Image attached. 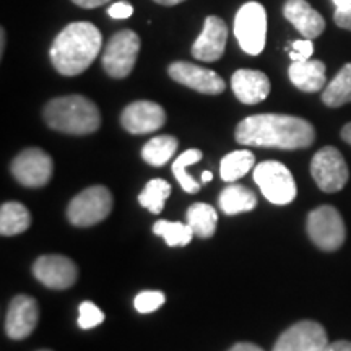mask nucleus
I'll return each mask as SVG.
<instances>
[{
	"label": "nucleus",
	"instance_id": "aec40b11",
	"mask_svg": "<svg viewBox=\"0 0 351 351\" xmlns=\"http://www.w3.org/2000/svg\"><path fill=\"white\" fill-rule=\"evenodd\" d=\"M219 208L226 215H238L244 212H251L257 207V197L251 189L232 184L228 186L225 191L219 194L218 199Z\"/></svg>",
	"mask_w": 351,
	"mask_h": 351
},
{
	"label": "nucleus",
	"instance_id": "f704fd0d",
	"mask_svg": "<svg viewBox=\"0 0 351 351\" xmlns=\"http://www.w3.org/2000/svg\"><path fill=\"white\" fill-rule=\"evenodd\" d=\"M327 351H351V341H346V340L333 341V343L328 345Z\"/></svg>",
	"mask_w": 351,
	"mask_h": 351
},
{
	"label": "nucleus",
	"instance_id": "423d86ee",
	"mask_svg": "<svg viewBox=\"0 0 351 351\" xmlns=\"http://www.w3.org/2000/svg\"><path fill=\"white\" fill-rule=\"evenodd\" d=\"M254 181L267 200L275 205L291 204L296 197V182L287 166L278 161H263L254 168Z\"/></svg>",
	"mask_w": 351,
	"mask_h": 351
},
{
	"label": "nucleus",
	"instance_id": "ddd939ff",
	"mask_svg": "<svg viewBox=\"0 0 351 351\" xmlns=\"http://www.w3.org/2000/svg\"><path fill=\"white\" fill-rule=\"evenodd\" d=\"M33 275L44 287L67 289L77 282L78 269L75 262L64 256H43L33 265Z\"/></svg>",
	"mask_w": 351,
	"mask_h": 351
},
{
	"label": "nucleus",
	"instance_id": "f8f14e48",
	"mask_svg": "<svg viewBox=\"0 0 351 351\" xmlns=\"http://www.w3.org/2000/svg\"><path fill=\"white\" fill-rule=\"evenodd\" d=\"M169 77L184 86L205 95H219L225 91L226 83L213 70L204 69L191 62H174L168 69Z\"/></svg>",
	"mask_w": 351,
	"mask_h": 351
},
{
	"label": "nucleus",
	"instance_id": "bb28decb",
	"mask_svg": "<svg viewBox=\"0 0 351 351\" xmlns=\"http://www.w3.org/2000/svg\"><path fill=\"white\" fill-rule=\"evenodd\" d=\"M202 152L197 150V148H191V150L184 152L174 160L173 163V174L174 178L178 179L179 186H181L184 191L189 192V194H197L200 191V184L192 179V176L187 173V168L191 165L199 163L202 160Z\"/></svg>",
	"mask_w": 351,
	"mask_h": 351
},
{
	"label": "nucleus",
	"instance_id": "cd10ccee",
	"mask_svg": "<svg viewBox=\"0 0 351 351\" xmlns=\"http://www.w3.org/2000/svg\"><path fill=\"white\" fill-rule=\"evenodd\" d=\"M171 195V186L168 181L163 179H152L150 182L145 186L142 194L138 195V202L143 208L150 210L152 213L163 212L166 200Z\"/></svg>",
	"mask_w": 351,
	"mask_h": 351
},
{
	"label": "nucleus",
	"instance_id": "58836bf2",
	"mask_svg": "<svg viewBox=\"0 0 351 351\" xmlns=\"http://www.w3.org/2000/svg\"><path fill=\"white\" fill-rule=\"evenodd\" d=\"M156 3H160V5H166V7H173V5H178V3L184 2V0H155Z\"/></svg>",
	"mask_w": 351,
	"mask_h": 351
},
{
	"label": "nucleus",
	"instance_id": "f03ea898",
	"mask_svg": "<svg viewBox=\"0 0 351 351\" xmlns=\"http://www.w3.org/2000/svg\"><path fill=\"white\" fill-rule=\"evenodd\" d=\"M103 36L93 23H70L57 34L51 46V62L60 75L75 77L85 72L98 57Z\"/></svg>",
	"mask_w": 351,
	"mask_h": 351
},
{
	"label": "nucleus",
	"instance_id": "c9c22d12",
	"mask_svg": "<svg viewBox=\"0 0 351 351\" xmlns=\"http://www.w3.org/2000/svg\"><path fill=\"white\" fill-rule=\"evenodd\" d=\"M228 351H263L261 346L254 345V343H247V341H243V343H236L231 350Z\"/></svg>",
	"mask_w": 351,
	"mask_h": 351
},
{
	"label": "nucleus",
	"instance_id": "393cba45",
	"mask_svg": "<svg viewBox=\"0 0 351 351\" xmlns=\"http://www.w3.org/2000/svg\"><path fill=\"white\" fill-rule=\"evenodd\" d=\"M176 150H178V140L171 135H160L145 143L142 158L152 166H163L174 156Z\"/></svg>",
	"mask_w": 351,
	"mask_h": 351
},
{
	"label": "nucleus",
	"instance_id": "e433bc0d",
	"mask_svg": "<svg viewBox=\"0 0 351 351\" xmlns=\"http://www.w3.org/2000/svg\"><path fill=\"white\" fill-rule=\"evenodd\" d=\"M341 138H343L346 143L351 145V122L341 129Z\"/></svg>",
	"mask_w": 351,
	"mask_h": 351
},
{
	"label": "nucleus",
	"instance_id": "a211bd4d",
	"mask_svg": "<svg viewBox=\"0 0 351 351\" xmlns=\"http://www.w3.org/2000/svg\"><path fill=\"white\" fill-rule=\"evenodd\" d=\"M236 98L244 104H257L270 95V80L258 70L241 69L231 78Z\"/></svg>",
	"mask_w": 351,
	"mask_h": 351
},
{
	"label": "nucleus",
	"instance_id": "c756f323",
	"mask_svg": "<svg viewBox=\"0 0 351 351\" xmlns=\"http://www.w3.org/2000/svg\"><path fill=\"white\" fill-rule=\"evenodd\" d=\"M166 296L161 291H142L135 296L134 306L140 314H150L165 304Z\"/></svg>",
	"mask_w": 351,
	"mask_h": 351
},
{
	"label": "nucleus",
	"instance_id": "4be33fe9",
	"mask_svg": "<svg viewBox=\"0 0 351 351\" xmlns=\"http://www.w3.org/2000/svg\"><path fill=\"white\" fill-rule=\"evenodd\" d=\"M187 218V225L192 228L195 236L199 238H212L217 231V221H218V215L215 212V208L208 204H194L191 205L186 213Z\"/></svg>",
	"mask_w": 351,
	"mask_h": 351
},
{
	"label": "nucleus",
	"instance_id": "6ab92c4d",
	"mask_svg": "<svg viewBox=\"0 0 351 351\" xmlns=\"http://www.w3.org/2000/svg\"><path fill=\"white\" fill-rule=\"evenodd\" d=\"M293 85L306 93H315L326 86V64L320 60L293 62L288 70Z\"/></svg>",
	"mask_w": 351,
	"mask_h": 351
},
{
	"label": "nucleus",
	"instance_id": "f257e3e1",
	"mask_svg": "<svg viewBox=\"0 0 351 351\" xmlns=\"http://www.w3.org/2000/svg\"><path fill=\"white\" fill-rule=\"evenodd\" d=\"M315 130L311 122L287 114H257L241 121L236 140L241 145L280 150H300L314 143Z\"/></svg>",
	"mask_w": 351,
	"mask_h": 351
},
{
	"label": "nucleus",
	"instance_id": "1a4fd4ad",
	"mask_svg": "<svg viewBox=\"0 0 351 351\" xmlns=\"http://www.w3.org/2000/svg\"><path fill=\"white\" fill-rule=\"evenodd\" d=\"M311 174L320 191L328 194L341 191L350 176L345 158L335 147H324L315 153L311 163Z\"/></svg>",
	"mask_w": 351,
	"mask_h": 351
},
{
	"label": "nucleus",
	"instance_id": "412c9836",
	"mask_svg": "<svg viewBox=\"0 0 351 351\" xmlns=\"http://www.w3.org/2000/svg\"><path fill=\"white\" fill-rule=\"evenodd\" d=\"M32 225V215L23 204L7 202L0 208V234L15 236L21 234Z\"/></svg>",
	"mask_w": 351,
	"mask_h": 351
},
{
	"label": "nucleus",
	"instance_id": "9b49d317",
	"mask_svg": "<svg viewBox=\"0 0 351 351\" xmlns=\"http://www.w3.org/2000/svg\"><path fill=\"white\" fill-rule=\"evenodd\" d=\"M12 174L26 187H41L49 182L54 163L41 148H26L12 161Z\"/></svg>",
	"mask_w": 351,
	"mask_h": 351
},
{
	"label": "nucleus",
	"instance_id": "72a5a7b5",
	"mask_svg": "<svg viewBox=\"0 0 351 351\" xmlns=\"http://www.w3.org/2000/svg\"><path fill=\"white\" fill-rule=\"evenodd\" d=\"M72 2L82 8H96L108 3L109 0H72Z\"/></svg>",
	"mask_w": 351,
	"mask_h": 351
},
{
	"label": "nucleus",
	"instance_id": "ea45409f",
	"mask_svg": "<svg viewBox=\"0 0 351 351\" xmlns=\"http://www.w3.org/2000/svg\"><path fill=\"white\" fill-rule=\"evenodd\" d=\"M5 43H7L5 29L2 28V32H0V56H3V51H5Z\"/></svg>",
	"mask_w": 351,
	"mask_h": 351
},
{
	"label": "nucleus",
	"instance_id": "5701e85b",
	"mask_svg": "<svg viewBox=\"0 0 351 351\" xmlns=\"http://www.w3.org/2000/svg\"><path fill=\"white\" fill-rule=\"evenodd\" d=\"M256 166V156L249 150H236L228 153L219 165V174L225 182H236Z\"/></svg>",
	"mask_w": 351,
	"mask_h": 351
},
{
	"label": "nucleus",
	"instance_id": "473e14b6",
	"mask_svg": "<svg viewBox=\"0 0 351 351\" xmlns=\"http://www.w3.org/2000/svg\"><path fill=\"white\" fill-rule=\"evenodd\" d=\"M333 20H335V23L339 25L340 28L351 29V7L346 8V10H335Z\"/></svg>",
	"mask_w": 351,
	"mask_h": 351
},
{
	"label": "nucleus",
	"instance_id": "20e7f679",
	"mask_svg": "<svg viewBox=\"0 0 351 351\" xmlns=\"http://www.w3.org/2000/svg\"><path fill=\"white\" fill-rule=\"evenodd\" d=\"M112 210V195L104 186H91L73 197L69 204L67 217L72 225L85 228L98 225Z\"/></svg>",
	"mask_w": 351,
	"mask_h": 351
},
{
	"label": "nucleus",
	"instance_id": "9d476101",
	"mask_svg": "<svg viewBox=\"0 0 351 351\" xmlns=\"http://www.w3.org/2000/svg\"><path fill=\"white\" fill-rule=\"evenodd\" d=\"M326 328L314 320H301L278 337L271 351H327Z\"/></svg>",
	"mask_w": 351,
	"mask_h": 351
},
{
	"label": "nucleus",
	"instance_id": "a878e982",
	"mask_svg": "<svg viewBox=\"0 0 351 351\" xmlns=\"http://www.w3.org/2000/svg\"><path fill=\"white\" fill-rule=\"evenodd\" d=\"M153 232L166 241L169 247H184L194 238V231L187 223L181 221H166L160 219L153 225Z\"/></svg>",
	"mask_w": 351,
	"mask_h": 351
},
{
	"label": "nucleus",
	"instance_id": "f3484780",
	"mask_svg": "<svg viewBox=\"0 0 351 351\" xmlns=\"http://www.w3.org/2000/svg\"><path fill=\"white\" fill-rule=\"evenodd\" d=\"M283 15L306 39L317 38L326 29V20L306 0H287Z\"/></svg>",
	"mask_w": 351,
	"mask_h": 351
},
{
	"label": "nucleus",
	"instance_id": "2eb2a0df",
	"mask_svg": "<svg viewBox=\"0 0 351 351\" xmlns=\"http://www.w3.org/2000/svg\"><path fill=\"white\" fill-rule=\"evenodd\" d=\"M39 309L33 298L20 295L15 296L8 306L5 319V332L12 340H23L36 328Z\"/></svg>",
	"mask_w": 351,
	"mask_h": 351
},
{
	"label": "nucleus",
	"instance_id": "a19ab883",
	"mask_svg": "<svg viewBox=\"0 0 351 351\" xmlns=\"http://www.w3.org/2000/svg\"><path fill=\"white\" fill-rule=\"evenodd\" d=\"M213 179V174L210 173V171H204L202 173V182H210Z\"/></svg>",
	"mask_w": 351,
	"mask_h": 351
},
{
	"label": "nucleus",
	"instance_id": "c85d7f7f",
	"mask_svg": "<svg viewBox=\"0 0 351 351\" xmlns=\"http://www.w3.org/2000/svg\"><path fill=\"white\" fill-rule=\"evenodd\" d=\"M104 322V313L91 301H83L78 307V327L83 330L98 327Z\"/></svg>",
	"mask_w": 351,
	"mask_h": 351
},
{
	"label": "nucleus",
	"instance_id": "b1692460",
	"mask_svg": "<svg viewBox=\"0 0 351 351\" xmlns=\"http://www.w3.org/2000/svg\"><path fill=\"white\" fill-rule=\"evenodd\" d=\"M324 104L328 108H340L351 103V64H346L328 83L322 93Z\"/></svg>",
	"mask_w": 351,
	"mask_h": 351
},
{
	"label": "nucleus",
	"instance_id": "79ce46f5",
	"mask_svg": "<svg viewBox=\"0 0 351 351\" xmlns=\"http://www.w3.org/2000/svg\"><path fill=\"white\" fill-rule=\"evenodd\" d=\"M39 351H51V350H39Z\"/></svg>",
	"mask_w": 351,
	"mask_h": 351
},
{
	"label": "nucleus",
	"instance_id": "4468645a",
	"mask_svg": "<svg viewBox=\"0 0 351 351\" xmlns=\"http://www.w3.org/2000/svg\"><path fill=\"white\" fill-rule=\"evenodd\" d=\"M121 124L134 135L152 134L166 124V112L153 101H135L124 109Z\"/></svg>",
	"mask_w": 351,
	"mask_h": 351
},
{
	"label": "nucleus",
	"instance_id": "0eeeda50",
	"mask_svg": "<svg viewBox=\"0 0 351 351\" xmlns=\"http://www.w3.org/2000/svg\"><path fill=\"white\" fill-rule=\"evenodd\" d=\"M307 234L322 251H337L345 243L346 230L339 210L330 205L313 210L307 217Z\"/></svg>",
	"mask_w": 351,
	"mask_h": 351
},
{
	"label": "nucleus",
	"instance_id": "7c9ffc66",
	"mask_svg": "<svg viewBox=\"0 0 351 351\" xmlns=\"http://www.w3.org/2000/svg\"><path fill=\"white\" fill-rule=\"evenodd\" d=\"M314 52V44L311 39H301V41H295L291 44V52H289V59L293 62H304L309 60Z\"/></svg>",
	"mask_w": 351,
	"mask_h": 351
},
{
	"label": "nucleus",
	"instance_id": "4c0bfd02",
	"mask_svg": "<svg viewBox=\"0 0 351 351\" xmlns=\"http://www.w3.org/2000/svg\"><path fill=\"white\" fill-rule=\"evenodd\" d=\"M337 10H346L351 7V0H333Z\"/></svg>",
	"mask_w": 351,
	"mask_h": 351
},
{
	"label": "nucleus",
	"instance_id": "7ed1b4c3",
	"mask_svg": "<svg viewBox=\"0 0 351 351\" xmlns=\"http://www.w3.org/2000/svg\"><path fill=\"white\" fill-rule=\"evenodd\" d=\"M44 119L51 129L72 135L93 134L101 125L98 106L80 95L49 101L44 108Z\"/></svg>",
	"mask_w": 351,
	"mask_h": 351
},
{
	"label": "nucleus",
	"instance_id": "2f4dec72",
	"mask_svg": "<svg viewBox=\"0 0 351 351\" xmlns=\"http://www.w3.org/2000/svg\"><path fill=\"white\" fill-rule=\"evenodd\" d=\"M132 13H134V7L127 2H117L108 8V15L114 20L129 19V16H132Z\"/></svg>",
	"mask_w": 351,
	"mask_h": 351
},
{
	"label": "nucleus",
	"instance_id": "dca6fc26",
	"mask_svg": "<svg viewBox=\"0 0 351 351\" xmlns=\"http://www.w3.org/2000/svg\"><path fill=\"white\" fill-rule=\"evenodd\" d=\"M228 39L225 21L218 16H207L200 36L192 46V56L202 62H215L223 56Z\"/></svg>",
	"mask_w": 351,
	"mask_h": 351
},
{
	"label": "nucleus",
	"instance_id": "39448f33",
	"mask_svg": "<svg viewBox=\"0 0 351 351\" xmlns=\"http://www.w3.org/2000/svg\"><path fill=\"white\" fill-rule=\"evenodd\" d=\"M234 34L244 52L249 56L261 54L267 38V13L262 3L247 2L239 8L234 20Z\"/></svg>",
	"mask_w": 351,
	"mask_h": 351
},
{
	"label": "nucleus",
	"instance_id": "6e6552de",
	"mask_svg": "<svg viewBox=\"0 0 351 351\" xmlns=\"http://www.w3.org/2000/svg\"><path fill=\"white\" fill-rule=\"evenodd\" d=\"M140 51V38L132 29H122L109 39L103 52V67L112 78H125L130 75L137 62Z\"/></svg>",
	"mask_w": 351,
	"mask_h": 351
}]
</instances>
